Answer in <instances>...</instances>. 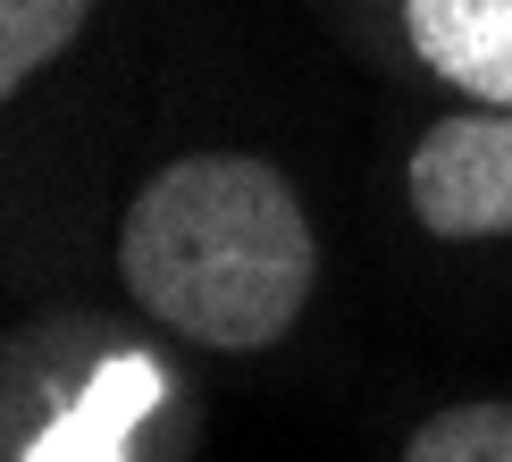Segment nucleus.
<instances>
[{
  "label": "nucleus",
  "mask_w": 512,
  "mask_h": 462,
  "mask_svg": "<svg viewBox=\"0 0 512 462\" xmlns=\"http://www.w3.org/2000/svg\"><path fill=\"white\" fill-rule=\"evenodd\" d=\"M110 278L143 328L210 362H261L311 320L328 227L286 160L185 143L152 160L110 219Z\"/></svg>",
  "instance_id": "1"
},
{
  "label": "nucleus",
  "mask_w": 512,
  "mask_h": 462,
  "mask_svg": "<svg viewBox=\"0 0 512 462\" xmlns=\"http://www.w3.org/2000/svg\"><path fill=\"white\" fill-rule=\"evenodd\" d=\"M403 219L445 252H512V110L496 101H445L412 126L395 160Z\"/></svg>",
  "instance_id": "2"
},
{
  "label": "nucleus",
  "mask_w": 512,
  "mask_h": 462,
  "mask_svg": "<svg viewBox=\"0 0 512 462\" xmlns=\"http://www.w3.org/2000/svg\"><path fill=\"white\" fill-rule=\"evenodd\" d=\"M336 26L445 101L512 110V0H336Z\"/></svg>",
  "instance_id": "3"
},
{
  "label": "nucleus",
  "mask_w": 512,
  "mask_h": 462,
  "mask_svg": "<svg viewBox=\"0 0 512 462\" xmlns=\"http://www.w3.org/2000/svg\"><path fill=\"white\" fill-rule=\"evenodd\" d=\"M101 0H0V101H26L76 59V42L93 34Z\"/></svg>",
  "instance_id": "4"
},
{
  "label": "nucleus",
  "mask_w": 512,
  "mask_h": 462,
  "mask_svg": "<svg viewBox=\"0 0 512 462\" xmlns=\"http://www.w3.org/2000/svg\"><path fill=\"white\" fill-rule=\"evenodd\" d=\"M395 462H512V395H454L395 437Z\"/></svg>",
  "instance_id": "5"
}]
</instances>
